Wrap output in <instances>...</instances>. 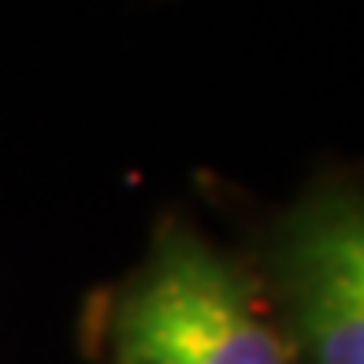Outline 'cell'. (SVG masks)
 I'll return each mask as SVG.
<instances>
[{
  "mask_svg": "<svg viewBox=\"0 0 364 364\" xmlns=\"http://www.w3.org/2000/svg\"><path fill=\"white\" fill-rule=\"evenodd\" d=\"M97 364H294L250 260L168 212L82 320Z\"/></svg>",
  "mask_w": 364,
  "mask_h": 364,
  "instance_id": "6da1fadb",
  "label": "cell"
},
{
  "mask_svg": "<svg viewBox=\"0 0 364 364\" xmlns=\"http://www.w3.org/2000/svg\"><path fill=\"white\" fill-rule=\"evenodd\" d=\"M253 272L294 364H364V175L331 171L264 223Z\"/></svg>",
  "mask_w": 364,
  "mask_h": 364,
  "instance_id": "7a4b0ae2",
  "label": "cell"
}]
</instances>
